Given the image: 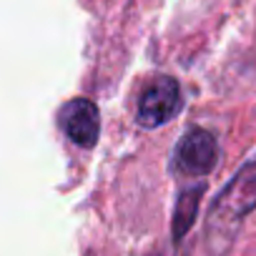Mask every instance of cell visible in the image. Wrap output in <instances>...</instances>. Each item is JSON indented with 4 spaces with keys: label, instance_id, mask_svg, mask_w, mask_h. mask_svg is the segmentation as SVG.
Wrapping results in <instances>:
<instances>
[{
    "label": "cell",
    "instance_id": "6da1fadb",
    "mask_svg": "<svg viewBox=\"0 0 256 256\" xmlns=\"http://www.w3.org/2000/svg\"><path fill=\"white\" fill-rule=\"evenodd\" d=\"M256 208V156L246 161L218 191L206 214V246L211 256H226L244 218Z\"/></svg>",
    "mask_w": 256,
    "mask_h": 256
},
{
    "label": "cell",
    "instance_id": "7a4b0ae2",
    "mask_svg": "<svg viewBox=\"0 0 256 256\" xmlns=\"http://www.w3.org/2000/svg\"><path fill=\"white\" fill-rule=\"evenodd\" d=\"M184 108V96H181V86L176 78L171 76H158L154 78L141 98H138V108H136V120L141 128H158L166 126L168 120H174Z\"/></svg>",
    "mask_w": 256,
    "mask_h": 256
},
{
    "label": "cell",
    "instance_id": "3957f363",
    "mask_svg": "<svg viewBox=\"0 0 256 256\" xmlns=\"http://www.w3.org/2000/svg\"><path fill=\"white\" fill-rule=\"evenodd\" d=\"M58 126L78 148H93L100 136L98 106L90 98H70L58 110Z\"/></svg>",
    "mask_w": 256,
    "mask_h": 256
},
{
    "label": "cell",
    "instance_id": "277c9868",
    "mask_svg": "<svg viewBox=\"0 0 256 256\" xmlns=\"http://www.w3.org/2000/svg\"><path fill=\"white\" fill-rule=\"evenodd\" d=\"M218 161V144L206 128H191L176 146V166L186 176H208Z\"/></svg>",
    "mask_w": 256,
    "mask_h": 256
},
{
    "label": "cell",
    "instance_id": "5b68a950",
    "mask_svg": "<svg viewBox=\"0 0 256 256\" xmlns=\"http://www.w3.org/2000/svg\"><path fill=\"white\" fill-rule=\"evenodd\" d=\"M204 194H206V184L188 186L178 194L176 206H174V218H171V236H174L176 244L184 241L186 234L194 228V224L198 218V206H201Z\"/></svg>",
    "mask_w": 256,
    "mask_h": 256
}]
</instances>
